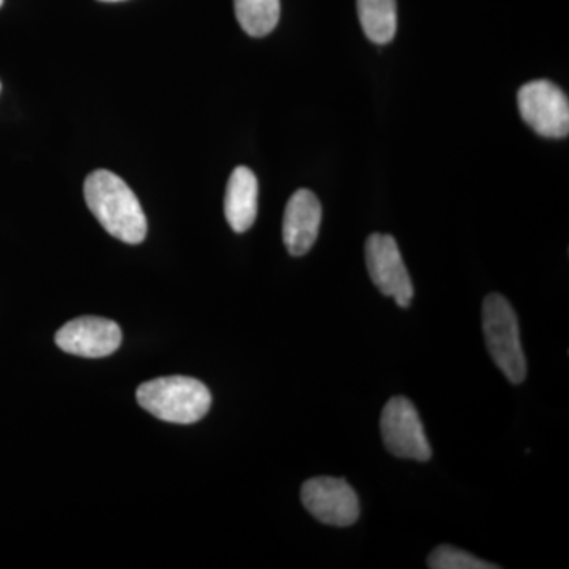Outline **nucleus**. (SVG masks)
Here are the masks:
<instances>
[{
  "mask_svg": "<svg viewBox=\"0 0 569 569\" xmlns=\"http://www.w3.org/2000/svg\"><path fill=\"white\" fill-rule=\"evenodd\" d=\"M366 263L373 284L397 306L407 309L413 301L415 288L399 246L391 234L376 233L366 242Z\"/></svg>",
  "mask_w": 569,
  "mask_h": 569,
  "instance_id": "nucleus-6",
  "label": "nucleus"
},
{
  "mask_svg": "<svg viewBox=\"0 0 569 569\" xmlns=\"http://www.w3.org/2000/svg\"><path fill=\"white\" fill-rule=\"evenodd\" d=\"M102 2H119V0H102Z\"/></svg>",
  "mask_w": 569,
  "mask_h": 569,
  "instance_id": "nucleus-14",
  "label": "nucleus"
},
{
  "mask_svg": "<svg viewBox=\"0 0 569 569\" xmlns=\"http://www.w3.org/2000/svg\"><path fill=\"white\" fill-rule=\"evenodd\" d=\"M258 216V179L247 167L234 168L224 193V217L236 233H246Z\"/></svg>",
  "mask_w": 569,
  "mask_h": 569,
  "instance_id": "nucleus-10",
  "label": "nucleus"
},
{
  "mask_svg": "<svg viewBox=\"0 0 569 569\" xmlns=\"http://www.w3.org/2000/svg\"><path fill=\"white\" fill-rule=\"evenodd\" d=\"M358 17L367 39L388 44L397 32L396 0H358Z\"/></svg>",
  "mask_w": 569,
  "mask_h": 569,
  "instance_id": "nucleus-11",
  "label": "nucleus"
},
{
  "mask_svg": "<svg viewBox=\"0 0 569 569\" xmlns=\"http://www.w3.org/2000/svg\"><path fill=\"white\" fill-rule=\"evenodd\" d=\"M89 211L100 224L126 244H141L148 234V220L133 190L108 170H97L84 182Z\"/></svg>",
  "mask_w": 569,
  "mask_h": 569,
  "instance_id": "nucleus-1",
  "label": "nucleus"
},
{
  "mask_svg": "<svg viewBox=\"0 0 569 569\" xmlns=\"http://www.w3.org/2000/svg\"><path fill=\"white\" fill-rule=\"evenodd\" d=\"M56 343L66 353L81 358H107L121 347L122 331L118 323L107 318H74L59 329Z\"/></svg>",
  "mask_w": 569,
  "mask_h": 569,
  "instance_id": "nucleus-8",
  "label": "nucleus"
},
{
  "mask_svg": "<svg viewBox=\"0 0 569 569\" xmlns=\"http://www.w3.org/2000/svg\"><path fill=\"white\" fill-rule=\"evenodd\" d=\"M301 500L307 511L332 527H350L359 519V498L342 478L320 477L305 482Z\"/></svg>",
  "mask_w": 569,
  "mask_h": 569,
  "instance_id": "nucleus-7",
  "label": "nucleus"
},
{
  "mask_svg": "<svg viewBox=\"0 0 569 569\" xmlns=\"http://www.w3.org/2000/svg\"><path fill=\"white\" fill-rule=\"evenodd\" d=\"M320 200L310 190L301 189L291 194L283 213V242L293 257H302L310 252L320 233Z\"/></svg>",
  "mask_w": 569,
  "mask_h": 569,
  "instance_id": "nucleus-9",
  "label": "nucleus"
},
{
  "mask_svg": "<svg viewBox=\"0 0 569 569\" xmlns=\"http://www.w3.org/2000/svg\"><path fill=\"white\" fill-rule=\"evenodd\" d=\"M138 403L152 417L173 425H193L211 410L208 387L192 377H162L146 381L137 391Z\"/></svg>",
  "mask_w": 569,
  "mask_h": 569,
  "instance_id": "nucleus-2",
  "label": "nucleus"
},
{
  "mask_svg": "<svg viewBox=\"0 0 569 569\" xmlns=\"http://www.w3.org/2000/svg\"><path fill=\"white\" fill-rule=\"evenodd\" d=\"M427 567L432 569H497V565L489 563L471 556L467 550L440 546L430 553Z\"/></svg>",
  "mask_w": 569,
  "mask_h": 569,
  "instance_id": "nucleus-13",
  "label": "nucleus"
},
{
  "mask_svg": "<svg viewBox=\"0 0 569 569\" xmlns=\"http://www.w3.org/2000/svg\"><path fill=\"white\" fill-rule=\"evenodd\" d=\"M482 331L498 369L512 385L522 383L527 378V359L520 343L519 320L505 296L493 293L485 299Z\"/></svg>",
  "mask_w": 569,
  "mask_h": 569,
  "instance_id": "nucleus-3",
  "label": "nucleus"
},
{
  "mask_svg": "<svg viewBox=\"0 0 569 569\" xmlns=\"http://www.w3.org/2000/svg\"><path fill=\"white\" fill-rule=\"evenodd\" d=\"M518 104L523 122L539 137H568L569 102L559 86L548 80L527 82L519 89Z\"/></svg>",
  "mask_w": 569,
  "mask_h": 569,
  "instance_id": "nucleus-4",
  "label": "nucleus"
},
{
  "mask_svg": "<svg viewBox=\"0 0 569 569\" xmlns=\"http://www.w3.org/2000/svg\"><path fill=\"white\" fill-rule=\"evenodd\" d=\"M3 0H0V7H2Z\"/></svg>",
  "mask_w": 569,
  "mask_h": 569,
  "instance_id": "nucleus-15",
  "label": "nucleus"
},
{
  "mask_svg": "<svg viewBox=\"0 0 569 569\" xmlns=\"http://www.w3.org/2000/svg\"><path fill=\"white\" fill-rule=\"evenodd\" d=\"M236 18L250 37L274 31L280 20V0H234Z\"/></svg>",
  "mask_w": 569,
  "mask_h": 569,
  "instance_id": "nucleus-12",
  "label": "nucleus"
},
{
  "mask_svg": "<svg viewBox=\"0 0 569 569\" xmlns=\"http://www.w3.org/2000/svg\"><path fill=\"white\" fill-rule=\"evenodd\" d=\"M0 89H2V86H0Z\"/></svg>",
  "mask_w": 569,
  "mask_h": 569,
  "instance_id": "nucleus-16",
  "label": "nucleus"
},
{
  "mask_svg": "<svg viewBox=\"0 0 569 569\" xmlns=\"http://www.w3.org/2000/svg\"><path fill=\"white\" fill-rule=\"evenodd\" d=\"M381 436L385 447L396 458L419 462H427L432 458V448L427 440L417 407L407 397H392L385 406L381 413Z\"/></svg>",
  "mask_w": 569,
  "mask_h": 569,
  "instance_id": "nucleus-5",
  "label": "nucleus"
}]
</instances>
